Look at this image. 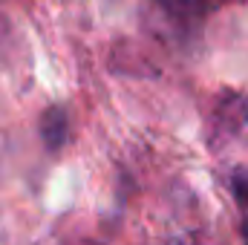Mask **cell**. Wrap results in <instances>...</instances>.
<instances>
[{
  "label": "cell",
  "instance_id": "1",
  "mask_svg": "<svg viewBox=\"0 0 248 245\" xmlns=\"http://www.w3.org/2000/svg\"><path fill=\"white\" fill-rule=\"evenodd\" d=\"M66 130H69V124H66V113L61 107H49L41 116V136H44L49 150H58L66 141Z\"/></svg>",
  "mask_w": 248,
  "mask_h": 245
}]
</instances>
